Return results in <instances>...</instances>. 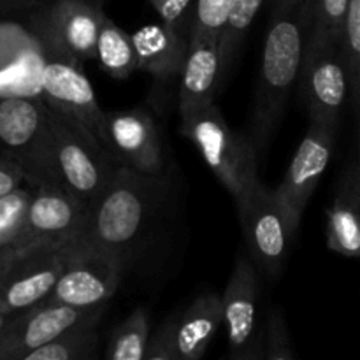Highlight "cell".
<instances>
[{
  "instance_id": "1",
  "label": "cell",
  "mask_w": 360,
  "mask_h": 360,
  "mask_svg": "<svg viewBox=\"0 0 360 360\" xmlns=\"http://www.w3.org/2000/svg\"><path fill=\"white\" fill-rule=\"evenodd\" d=\"M311 25L313 0H276L267 27L250 132L257 153L267 146L280 123L297 81Z\"/></svg>"
},
{
  "instance_id": "2",
  "label": "cell",
  "mask_w": 360,
  "mask_h": 360,
  "mask_svg": "<svg viewBox=\"0 0 360 360\" xmlns=\"http://www.w3.org/2000/svg\"><path fill=\"white\" fill-rule=\"evenodd\" d=\"M164 193V174H143L118 165L109 186L88 211L84 236L125 259L153 218Z\"/></svg>"
},
{
  "instance_id": "3",
  "label": "cell",
  "mask_w": 360,
  "mask_h": 360,
  "mask_svg": "<svg viewBox=\"0 0 360 360\" xmlns=\"http://www.w3.org/2000/svg\"><path fill=\"white\" fill-rule=\"evenodd\" d=\"M179 132L199 150L207 167L231 193L236 206L252 193L257 183V153L250 136L236 132L220 109L211 104L183 109Z\"/></svg>"
},
{
  "instance_id": "4",
  "label": "cell",
  "mask_w": 360,
  "mask_h": 360,
  "mask_svg": "<svg viewBox=\"0 0 360 360\" xmlns=\"http://www.w3.org/2000/svg\"><path fill=\"white\" fill-rule=\"evenodd\" d=\"M48 127L60 181L90 211L111 183L118 164L74 116L48 105Z\"/></svg>"
},
{
  "instance_id": "5",
  "label": "cell",
  "mask_w": 360,
  "mask_h": 360,
  "mask_svg": "<svg viewBox=\"0 0 360 360\" xmlns=\"http://www.w3.org/2000/svg\"><path fill=\"white\" fill-rule=\"evenodd\" d=\"M0 153L23 169L25 181L32 188L42 181H60L48 105L41 95L0 98Z\"/></svg>"
},
{
  "instance_id": "6",
  "label": "cell",
  "mask_w": 360,
  "mask_h": 360,
  "mask_svg": "<svg viewBox=\"0 0 360 360\" xmlns=\"http://www.w3.org/2000/svg\"><path fill=\"white\" fill-rule=\"evenodd\" d=\"M125 259L81 234L72 239L65 266L46 299L74 306L97 308L108 304L122 281Z\"/></svg>"
},
{
  "instance_id": "7",
  "label": "cell",
  "mask_w": 360,
  "mask_h": 360,
  "mask_svg": "<svg viewBox=\"0 0 360 360\" xmlns=\"http://www.w3.org/2000/svg\"><path fill=\"white\" fill-rule=\"evenodd\" d=\"M238 211L248 259L259 273L276 280L287 264L295 231L274 190L262 181L255 185Z\"/></svg>"
},
{
  "instance_id": "8",
  "label": "cell",
  "mask_w": 360,
  "mask_h": 360,
  "mask_svg": "<svg viewBox=\"0 0 360 360\" xmlns=\"http://www.w3.org/2000/svg\"><path fill=\"white\" fill-rule=\"evenodd\" d=\"M104 16L102 7L86 0H53L32 14L28 28L41 42L46 58L81 65L95 58L97 34Z\"/></svg>"
},
{
  "instance_id": "9",
  "label": "cell",
  "mask_w": 360,
  "mask_h": 360,
  "mask_svg": "<svg viewBox=\"0 0 360 360\" xmlns=\"http://www.w3.org/2000/svg\"><path fill=\"white\" fill-rule=\"evenodd\" d=\"M297 79L309 122L338 129L341 109L348 101V76L340 44L309 32Z\"/></svg>"
},
{
  "instance_id": "10",
  "label": "cell",
  "mask_w": 360,
  "mask_h": 360,
  "mask_svg": "<svg viewBox=\"0 0 360 360\" xmlns=\"http://www.w3.org/2000/svg\"><path fill=\"white\" fill-rule=\"evenodd\" d=\"M88 207L60 181H42L32 188L23 231L14 243V252L41 245H63L84 234Z\"/></svg>"
},
{
  "instance_id": "11",
  "label": "cell",
  "mask_w": 360,
  "mask_h": 360,
  "mask_svg": "<svg viewBox=\"0 0 360 360\" xmlns=\"http://www.w3.org/2000/svg\"><path fill=\"white\" fill-rule=\"evenodd\" d=\"M260 273L248 257L239 255L221 294V315L229 355L234 360H262L264 329L259 323Z\"/></svg>"
},
{
  "instance_id": "12",
  "label": "cell",
  "mask_w": 360,
  "mask_h": 360,
  "mask_svg": "<svg viewBox=\"0 0 360 360\" xmlns=\"http://www.w3.org/2000/svg\"><path fill=\"white\" fill-rule=\"evenodd\" d=\"M70 243L14 252L0 278V306L14 315L44 301L63 271Z\"/></svg>"
},
{
  "instance_id": "13",
  "label": "cell",
  "mask_w": 360,
  "mask_h": 360,
  "mask_svg": "<svg viewBox=\"0 0 360 360\" xmlns=\"http://www.w3.org/2000/svg\"><path fill=\"white\" fill-rule=\"evenodd\" d=\"M336 129L326 123L309 122L308 130L274 193L280 199L292 227L299 231L309 197L319 186L334 155Z\"/></svg>"
},
{
  "instance_id": "14",
  "label": "cell",
  "mask_w": 360,
  "mask_h": 360,
  "mask_svg": "<svg viewBox=\"0 0 360 360\" xmlns=\"http://www.w3.org/2000/svg\"><path fill=\"white\" fill-rule=\"evenodd\" d=\"M105 150L118 165L143 174H164V150L146 109L105 112Z\"/></svg>"
},
{
  "instance_id": "15",
  "label": "cell",
  "mask_w": 360,
  "mask_h": 360,
  "mask_svg": "<svg viewBox=\"0 0 360 360\" xmlns=\"http://www.w3.org/2000/svg\"><path fill=\"white\" fill-rule=\"evenodd\" d=\"M41 97L49 108L79 120L105 148V112L98 105L94 84L83 67L65 60L46 58L41 74Z\"/></svg>"
},
{
  "instance_id": "16",
  "label": "cell",
  "mask_w": 360,
  "mask_h": 360,
  "mask_svg": "<svg viewBox=\"0 0 360 360\" xmlns=\"http://www.w3.org/2000/svg\"><path fill=\"white\" fill-rule=\"evenodd\" d=\"M108 306V304H104ZM97 308L83 309L44 299L11 316L0 336V360H23L28 352L48 343L60 333L88 319Z\"/></svg>"
},
{
  "instance_id": "17",
  "label": "cell",
  "mask_w": 360,
  "mask_h": 360,
  "mask_svg": "<svg viewBox=\"0 0 360 360\" xmlns=\"http://www.w3.org/2000/svg\"><path fill=\"white\" fill-rule=\"evenodd\" d=\"M46 53L41 42L16 21H0V98L41 95Z\"/></svg>"
},
{
  "instance_id": "18",
  "label": "cell",
  "mask_w": 360,
  "mask_h": 360,
  "mask_svg": "<svg viewBox=\"0 0 360 360\" xmlns=\"http://www.w3.org/2000/svg\"><path fill=\"white\" fill-rule=\"evenodd\" d=\"M225 65L218 35L188 37L185 62L179 72V111L214 102Z\"/></svg>"
},
{
  "instance_id": "19",
  "label": "cell",
  "mask_w": 360,
  "mask_h": 360,
  "mask_svg": "<svg viewBox=\"0 0 360 360\" xmlns=\"http://www.w3.org/2000/svg\"><path fill=\"white\" fill-rule=\"evenodd\" d=\"M360 172L357 162L343 172L336 197L327 210L326 241L330 252L357 259L360 255Z\"/></svg>"
},
{
  "instance_id": "20",
  "label": "cell",
  "mask_w": 360,
  "mask_h": 360,
  "mask_svg": "<svg viewBox=\"0 0 360 360\" xmlns=\"http://www.w3.org/2000/svg\"><path fill=\"white\" fill-rule=\"evenodd\" d=\"M132 35L137 53V69L158 81H172L181 72L188 48V35L164 23H150Z\"/></svg>"
},
{
  "instance_id": "21",
  "label": "cell",
  "mask_w": 360,
  "mask_h": 360,
  "mask_svg": "<svg viewBox=\"0 0 360 360\" xmlns=\"http://www.w3.org/2000/svg\"><path fill=\"white\" fill-rule=\"evenodd\" d=\"M224 327L221 295L206 290L197 295L176 323V348L179 360H199Z\"/></svg>"
},
{
  "instance_id": "22",
  "label": "cell",
  "mask_w": 360,
  "mask_h": 360,
  "mask_svg": "<svg viewBox=\"0 0 360 360\" xmlns=\"http://www.w3.org/2000/svg\"><path fill=\"white\" fill-rule=\"evenodd\" d=\"M105 306L95 309L88 319L69 327L58 336L28 352L23 360H94L98 350V322Z\"/></svg>"
},
{
  "instance_id": "23",
  "label": "cell",
  "mask_w": 360,
  "mask_h": 360,
  "mask_svg": "<svg viewBox=\"0 0 360 360\" xmlns=\"http://www.w3.org/2000/svg\"><path fill=\"white\" fill-rule=\"evenodd\" d=\"M95 58L102 70L115 79H125L137 70V53L132 35L120 28L111 18L104 16L97 34Z\"/></svg>"
},
{
  "instance_id": "24",
  "label": "cell",
  "mask_w": 360,
  "mask_h": 360,
  "mask_svg": "<svg viewBox=\"0 0 360 360\" xmlns=\"http://www.w3.org/2000/svg\"><path fill=\"white\" fill-rule=\"evenodd\" d=\"M148 338H150V316L144 308L134 309L112 333L105 348V359L144 360Z\"/></svg>"
},
{
  "instance_id": "25",
  "label": "cell",
  "mask_w": 360,
  "mask_h": 360,
  "mask_svg": "<svg viewBox=\"0 0 360 360\" xmlns=\"http://www.w3.org/2000/svg\"><path fill=\"white\" fill-rule=\"evenodd\" d=\"M338 44L347 67L348 94L354 108H357L360 83V0H348Z\"/></svg>"
},
{
  "instance_id": "26",
  "label": "cell",
  "mask_w": 360,
  "mask_h": 360,
  "mask_svg": "<svg viewBox=\"0 0 360 360\" xmlns=\"http://www.w3.org/2000/svg\"><path fill=\"white\" fill-rule=\"evenodd\" d=\"M32 186L27 183L0 197V250L13 248L23 231Z\"/></svg>"
},
{
  "instance_id": "27",
  "label": "cell",
  "mask_w": 360,
  "mask_h": 360,
  "mask_svg": "<svg viewBox=\"0 0 360 360\" xmlns=\"http://www.w3.org/2000/svg\"><path fill=\"white\" fill-rule=\"evenodd\" d=\"M262 4L264 0H236L234 9H232L231 16H229L227 25H225L220 39L221 58H224L225 70L231 67L232 60H234L236 53L239 51V46H241L245 35L248 34L250 27H252L253 20L259 14Z\"/></svg>"
},
{
  "instance_id": "28",
  "label": "cell",
  "mask_w": 360,
  "mask_h": 360,
  "mask_svg": "<svg viewBox=\"0 0 360 360\" xmlns=\"http://www.w3.org/2000/svg\"><path fill=\"white\" fill-rule=\"evenodd\" d=\"M236 0H195L190 20L188 37L195 35H218L221 39Z\"/></svg>"
},
{
  "instance_id": "29",
  "label": "cell",
  "mask_w": 360,
  "mask_h": 360,
  "mask_svg": "<svg viewBox=\"0 0 360 360\" xmlns=\"http://www.w3.org/2000/svg\"><path fill=\"white\" fill-rule=\"evenodd\" d=\"M347 7L348 0H313L311 34L340 42V32Z\"/></svg>"
},
{
  "instance_id": "30",
  "label": "cell",
  "mask_w": 360,
  "mask_h": 360,
  "mask_svg": "<svg viewBox=\"0 0 360 360\" xmlns=\"http://www.w3.org/2000/svg\"><path fill=\"white\" fill-rule=\"evenodd\" d=\"M294 345L280 309H274L264 330V360H295Z\"/></svg>"
},
{
  "instance_id": "31",
  "label": "cell",
  "mask_w": 360,
  "mask_h": 360,
  "mask_svg": "<svg viewBox=\"0 0 360 360\" xmlns=\"http://www.w3.org/2000/svg\"><path fill=\"white\" fill-rule=\"evenodd\" d=\"M176 323L178 316H169L155 333H150L144 360H179L176 348Z\"/></svg>"
},
{
  "instance_id": "32",
  "label": "cell",
  "mask_w": 360,
  "mask_h": 360,
  "mask_svg": "<svg viewBox=\"0 0 360 360\" xmlns=\"http://www.w3.org/2000/svg\"><path fill=\"white\" fill-rule=\"evenodd\" d=\"M150 2L165 27L188 35L195 0H150Z\"/></svg>"
},
{
  "instance_id": "33",
  "label": "cell",
  "mask_w": 360,
  "mask_h": 360,
  "mask_svg": "<svg viewBox=\"0 0 360 360\" xmlns=\"http://www.w3.org/2000/svg\"><path fill=\"white\" fill-rule=\"evenodd\" d=\"M25 172L20 165L9 157L0 153V197L13 192L18 186L25 185Z\"/></svg>"
},
{
  "instance_id": "34",
  "label": "cell",
  "mask_w": 360,
  "mask_h": 360,
  "mask_svg": "<svg viewBox=\"0 0 360 360\" xmlns=\"http://www.w3.org/2000/svg\"><path fill=\"white\" fill-rule=\"evenodd\" d=\"M39 0H0V16L2 14L16 13V11L28 9V7L35 6Z\"/></svg>"
},
{
  "instance_id": "35",
  "label": "cell",
  "mask_w": 360,
  "mask_h": 360,
  "mask_svg": "<svg viewBox=\"0 0 360 360\" xmlns=\"http://www.w3.org/2000/svg\"><path fill=\"white\" fill-rule=\"evenodd\" d=\"M14 250L13 248H6V250H0V278H2L4 271H6L7 264H9L11 257H13Z\"/></svg>"
},
{
  "instance_id": "36",
  "label": "cell",
  "mask_w": 360,
  "mask_h": 360,
  "mask_svg": "<svg viewBox=\"0 0 360 360\" xmlns=\"http://www.w3.org/2000/svg\"><path fill=\"white\" fill-rule=\"evenodd\" d=\"M11 316H13V315H11L9 311H6V309L0 306V336H2V333L6 330V327H7V323H9Z\"/></svg>"
},
{
  "instance_id": "37",
  "label": "cell",
  "mask_w": 360,
  "mask_h": 360,
  "mask_svg": "<svg viewBox=\"0 0 360 360\" xmlns=\"http://www.w3.org/2000/svg\"><path fill=\"white\" fill-rule=\"evenodd\" d=\"M86 2L94 4V6H97V7H102V4H104V0H86Z\"/></svg>"
}]
</instances>
